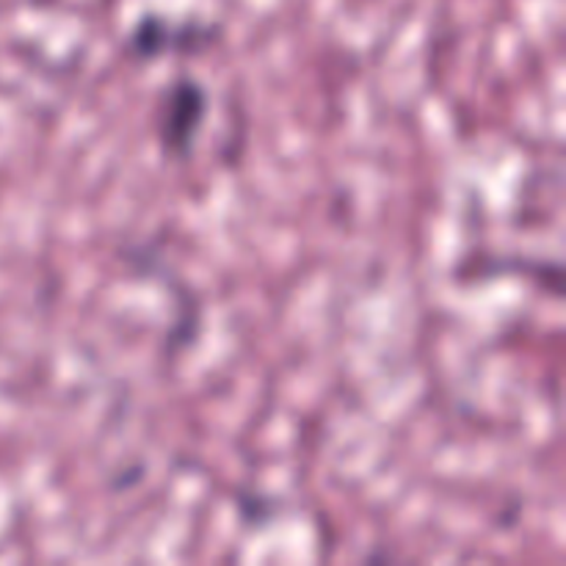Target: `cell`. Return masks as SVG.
I'll return each instance as SVG.
<instances>
[{
	"label": "cell",
	"mask_w": 566,
	"mask_h": 566,
	"mask_svg": "<svg viewBox=\"0 0 566 566\" xmlns=\"http://www.w3.org/2000/svg\"><path fill=\"white\" fill-rule=\"evenodd\" d=\"M205 114V92L197 83H177L164 116V144L169 153H188Z\"/></svg>",
	"instance_id": "1"
}]
</instances>
